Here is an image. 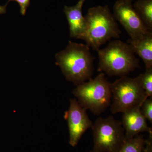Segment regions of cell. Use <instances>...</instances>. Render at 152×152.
<instances>
[{
  "instance_id": "1",
  "label": "cell",
  "mask_w": 152,
  "mask_h": 152,
  "mask_svg": "<svg viewBox=\"0 0 152 152\" xmlns=\"http://www.w3.org/2000/svg\"><path fill=\"white\" fill-rule=\"evenodd\" d=\"M55 57L56 64L68 81L77 86L92 79L95 58L86 45L69 41L66 49Z\"/></svg>"
},
{
  "instance_id": "2",
  "label": "cell",
  "mask_w": 152,
  "mask_h": 152,
  "mask_svg": "<svg viewBox=\"0 0 152 152\" xmlns=\"http://www.w3.org/2000/svg\"><path fill=\"white\" fill-rule=\"evenodd\" d=\"M86 29L80 39L98 51L101 46L112 39H119L121 31L108 5L90 8L85 16Z\"/></svg>"
},
{
  "instance_id": "3",
  "label": "cell",
  "mask_w": 152,
  "mask_h": 152,
  "mask_svg": "<svg viewBox=\"0 0 152 152\" xmlns=\"http://www.w3.org/2000/svg\"><path fill=\"white\" fill-rule=\"evenodd\" d=\"M97 52L98 72L110 77L127 76L139 67V59L128 43L119 40L112 41L107 47Z\"/></svg>"
},
{
  "instance_id": "4",
  "label": "cell",
  "mask_w": 152,
  "mask_h": 152,
  "mask_svg": "<svg viewBox=\"0 0 152 152\" xmlns=\"http://www.w3.org/2000/svg\"><path fill=\"white\" fill-rule=\"evenodd\" d=\"M111 83L107 80L104 73L101 72L94 78L77 86L73 94L83 107L99 115L111 103Z\"/></svg>"
},
{
  "instance_id": "5",
  "label": "cell",
  "mask_w": 152,
  "mask_h": 152,
  "mask_svg": "<svg viewBox=\"0 0 152 152\" xmlns=\"http://www.w3.org/2000/svg\"><path fill=\"white\" fill-rule=\"evenodd\" d=\"M112 94L110 110L112 113H124L137 107H141L148 97L142 86L141 77L127 76L111 83Z\"/></svg>"
},
{
  "instance_id": "6",
  "label": "cell",
  "mask_w": 152,
  "mask_h": 152,
  "mask_svg": "<svg viewBox=\"0 0 152 152\" xmlns=\"http://www.w3.org/2000/svg\"><path fill=\"white\" fill-rule=\"evenodd\" d=\"M91 128L94 142L91 152H116L126 139L122 123L112 116L98 118Z\"/></svg>"
},
{
  "instance_id": "7",
  "label": "cell",
  "mask_w": 152,
  "mask_h": 152,
  "mask_svg": "<svg viewBox=\"0 0 152 152\" xmlns=\"http://www.w3.org/2000/svg\"><path fill=\"white\" fill-rule=\"evenodd\" d=\"M113 8L114 17L124 28L131 39L141 38L152 31L147 28L135 10L132 2L118 0Z\"/></svg>"
},
{
  "instance_id": "8",
  "label": "cell",
  "mask_w": 152,
  "mask_h": 152,
  "mask_svg": "<svg viewBox=\"0 0 152 152\" xmlns=\"http://www.w3.org/2000/svg\"><path fill=\"white\" fill-rule=\"evenodd\" d=\"M64 117L67 121L69 127V143L75 147L85 132L91 128L92 122L88 116L86 110L83 107L76 99L70 100L69 107L65 112Z\"/></svg>"
},
{
  "instance_id": "9",
  "label": "cell",
  "mask_w": 152,
  "mask_h": 152,
  "mask_svg": "<svg viewBox=\"0 0 152 152\" xmlns=\"http://www.w3.org/2000/svg\"><path fill=\"white\" fill-rule=\"evenodd\" d=\"M140 107H136L123 113L121 123L126 139L132 138L142 132H152L142 113Z\"/></svg>"
},
{
  "instance_id": "10",
  "label": "cell",
  "mask_w": 152,
  "mask_h": 152,
  "mask_svg": "<svg viewBox=\"0 0 152 152\" xmlns=\"http://www.w3.org/2000/svg\"><path fill=\"white\" fill-rule=\"evenodd\" d=\"M84 3L79 1L74 6H65L64 12L69 25L70 37L80 39L85 34L86 29V22L82 13Z\"/></svg>"
},
{
  "instance_id": "11",
  "label": "cell",
  "mask_w": 152,
  "mask_h": 152,
  "mask_svg": "<svg viewBox=\"0 0 152 152\" xmlns=\"http://www.w3.org/2000/svg\"><path fill=\"white\" fill-rule=\"evenodd\" d=\"M133 52L141 58L146 69L152 68V33H147L137 39L128 40Z\"/></svg>"
},
{
  "instance_id": "12",
  "label": "cell",
  "mask_w": 152,
  "mask_h": 152,
  "mask_svg": "<svg viewBox=\"0 0 152 152\" xmlns=\"http://www.w3.org/2000/svg\"><path fill=\"white\" fill-rule=\"evenodd\" d=\"M144 23L152 30V0H137L133 5Z\"/></svg>"
},
{
  "instance_id": "13",
  "label": "cell",
  "mask_w": 152,
  "mask_h": 152,
  "mask_svg": "<svg viewBox=\"0 0 152 152\" xmlns=\"http://www.w3.org/2000/svg\"><path fill=\"white\" fill-rule=\"evenodd\" d=\"M145 140L142 135L126 139L116 152H144Z\"/></svg>"
},
{
  "instance_id": "14",
  "label": "cell",
  "mask_w": 152,
  "mask_h": 152,
  "mask_svg": "<svg viewBox=\"0 0 152 152\" xmlns=\"http://www.w3.org/2000/svg\"><path fill=\"white\" fill-rule=\"evenodd\" d=\"M142 86L148 97L152 98V68L146 69L140 74Z\"/></svg>"
},
{
  "instance_id": "15",
  "label": "cell",
  "mask_w": 152,
  "mask_h": 152,
  "mask_svg": "<svg viewBox=\"0 0 152 152\" xmlns=\"http://www.w3.org/2000/svg\"><path fill=\"white\" fill-rule=\"evenodd\" d=\"M143 115L151 124L152 123V99L149 97L146 99L140 107Z\"/></svg>"
},
{
  "instance_id": "16",
  "label": "cell",
  "mask_w": 152,
  "mask_h": 152,
  "mask_svg": "<svg viewBox=\"0 0 152 152\" xmlns=\"http://www.w3.org/2000/svg\"><path fill=\"white\" fill-rule=\"evenodd\" d=\"M11 1L16 2L20 7V12L23 16L25 15L27 10L30 5V0H9L8 3Z\"/></svg>"
},
{
  "instance_id": "17",
  "label": "cell",
  "mask_w": 152,
  "mask_h": 152,
  "mask_svg": "<svg viewBox=\"0 0 152 152\" xmlns=\"http://www.w3.org/2000/svg\"><path fill=\"white\" fill-rule=\"evenodd\" d=\"M152 132L149 133L148 140H145V146L144 152H152Z\"/></svg>"
},
{
  "instance_id": "18",
  "label": "cell",
  "mask_w": 152,
  "mask_h": 152,
  "mask_svg": "<svg viewBox=\"0 0 152 152\" xmlns=\"http://www.w3.org/2000/svg\"><path fill=\"white\" fill-rule=\"evenodd\" d=\"M8 3H7L4 6H0V15L6 13L7 11V7Z\"/></svg>"
},
{
  "instance_id": "19",
  "label": "cell",
  "mask_w": 152,
  "mask_h": 152,
  "mask_svg": "<svg viewBox=\"0 0 152 152\" xmlns=\"http://www.w3.org/2000/svg\"><path fill=\"white\" fill-rule=\"evenodd\" d=\"M86 0H79V1H80L81 2L83 3H84L85 1H86Z\"/></svg>"
},
{
  "instance_id": "20",
  "label": "cell",
  "mask_w": 152,
  "mask_h": 152,
  "mask_svg": "<svg viewBox=\"0 0 152 152\" xmlns=\"http://www.w3.org/2000/svg\"><path fill=\"white\" fill-rule=\"evenodd\" d=\"M124 1H129V2H132L133 1H134V0H124Z\"/></svg>"
}]
</instances>
